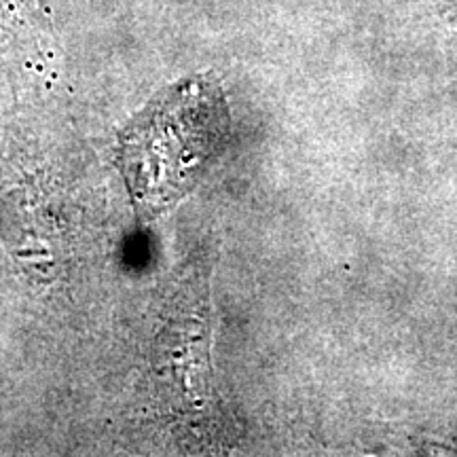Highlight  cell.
I'll return each mask as SVG.
<instances>
[{
	"label": "cell",
	"instance_id": "6da1fadb",
	"mask_svg": "<svg viewBox=\"0 0 457 457\" xmlns=\"http://www.w3.org/2000/svg\"><path fill=\"white\" fill-rule=\"evenodd\" d=\"M227 128V106L212 77L171 85L123 134V168L148 210L174 204L195 185Z\"/></svg>",
	"mask_w": 457,
	"mask_h": 457
},
{
	"label": "cell",
	"instance_id": "7a4b0ae2",
	"mask_svg": "<svg viewBox=\"0 0 457 457\" xmlns=\"http://www.w3.org/2000/svg\"><path fill=\"white\" fill-rule=\"evenodd\" d=\"M428 4L436 11L441 20L457 28V0H428Z\"/></svg>",
	"mask_w": 457,
	"mask_h": 457
}]
</instances>
